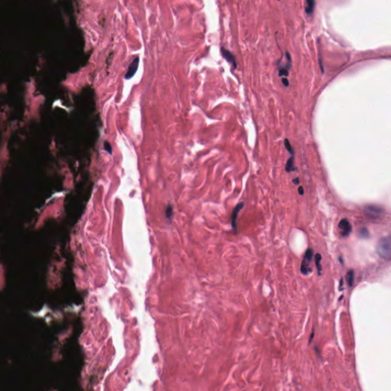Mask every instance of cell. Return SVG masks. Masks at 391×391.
<instances>
[{"label":"cell","mask_w":391,"mask_h":391,"mask_svg":"<svg viewBox=\"0 0 391 391\" xmlns=\"http://www.w3.org/2000/svg\"><path fill=\"white\" fill-rule=\"evenodd\" d=\"M279 76H280V77H282V76L288 77L289 76L288 70L286 69L285 67H283V68H281V69H280V70H279Z\"/></svg>","instance_id":"obj_14"},{"label":"cell","mask_w":391,"mask_h":391,"mask_svg":"<svg viewBox=\"0 0 391 391\" xmlns=\"http://www.w3.org/2000/svg\"><path fill=\"white\" fill-rule=\"evenodd\" d=\"M306 4H307L306 8V13L309 15L312 14V12L314 11V9H315V0H306Z\"/></svg>","instance_id":"obj_9"},{"label":"cell","mask_w":391,"mask_h":391,"mask_svg":"<svg viewBox=\"0 0 391 391\" xmlns=\"http://www.w3.org/2000/svg\"><path fill=\"white\" fill-rule=\"evenodd\" d=\"M383 213V210L380 207L376 206H368L365 207V213L367 216L371 219H377Z\"/></svg>","instance_id":"obj_3"},{"label":"cell","mask_w":391,"mask_h":391,"mask_svg":"<svg viewBox=\"0 0 391 391\" xmlns=\"http://www.w3.org/2000/svg\"><path fill=\"white\" fill-rule=\"evenodd\" d=\"M284 146H285V148H286V149H287V151H288L289 153H290V155H291V156H294V155H295L294 151H293V147H292L291 144H290V141H289L288 139H285V140H284Z\"/></svg>","instance_id":"obj_12"},{"label":"cell","mask_w":391,"mask_h":391,"mask_svg":"<svg viewBox=\"0 0 391 391\" xmlns=\"http://www.w3.org/2000/svg\"><path fill=\"white\" fill-rule=\"evenodd\" d=\"M321 259H322V257L319 254H317L315 255V265H316V268H317L318 270V274L319 275H321V273H322V265H321Z\"/></svg>","instance_id":"obj_10"},{"label":"cell","mask_w":391,"mask_h":391,"mask_svg":"<svg viewBox=\"0 0 391 391\" xmlns=\"http://www.w3.org/2000/svg\"><path fill=\"white\" fill-rule=\"evenodd\" d=\"M282 82H283V84L285 86H289L290 83H289V81L287 78H283L282 79Z\"/></svg>","instance_id":"obj_17"},{"label":"cell","mask_w":391,"mask_h":391,"mask_svg":"<svg viewBox=\"0 0 391 391\" xmlns=\"http://www.w3.org/2000/svg\"><path fill=\"white\" fill-rule=\"evenodd\" d=\"M293 183L295 184V185H298L299 184V178H295L293 179Z\"/></svg>","instance_id":"obj_19"},{"label":"cell","mask_w":391,"mask_h":391,"mask_svg":"<svg viewBox=\"0 0 391 391\" xmlns=\"http://www.w3.org/2000/svg\"><path fill=\"white\" fill-rule=\"evenodd\" d=\"M165 214H166V217L168 218V219H172L173 216H174V212H173V206H171V205H169V206L167 207Z\"/></svg>","instance_id":"obj_13"},{"label":"cell","mask_w":391,"mask_h":391,"mask_svg":"<svg viewBox=\"0 0 391 391\" xmlns=\"http://www.w3.org/2000/svg\"><path fill=\"white\" fill-rule=\"evenodd\" d=\"M104 148L109 154L112 153V148L111 145H110L108 142H104Z\"/></svg>","instance_id":"obj_15"},{"label":"cell","mask_w":391,"mask_h":391,"mask_svg":"<svg viewBox=\"0 0 391 391\" xmlns=\"http://www.w3.org/2000/svg\"><path fill=\"white\" fill-rule=\"evenodd\" d=\"M313 336H314V331H312V334H311V335H310V338H309V344H310L311 341H312V338H313Z\"/></svg>","instance_id":"obj_20"},{"label":"cell","mask_w":391,"mask_h":391,"mask_svg":"<svg viewBox=\"0 0 391 391\" xmlns=\"http://www.w3.org/2000/svg\"><path fill=\"white\" fill-rule=\"evenodd\" d=\"M376 250L380 258L387 261L391 260V235L380 238Z\"/></svg>","instance_id":"obj_1"},{"label":"cell","mask_w":391,"mask_h":391,"mask_svg":"<svg viewBox=\"0 0 391 391\" xmlns=\"http://www.w3.org/2000/svg\"><path fill=\"white\" fill-rule=\"evenodd\" d=\"M278 1H280V0H278Z\"/></svg>","instance_id":"obj_21"},{"label":"cell","mask_w":391,"mask_h":391,"mask_svg":"<svg viewBox=\"0 0 391 391\" xmlns=\"http://www.w3.org/2000/svg\"><path fill=\"white\" fill-rule=\"evenodd\" d=\"M360 235L361 237H363V238H367L369 236L368 231L364 228V229H362L360 231Z\"/></svg>","instance_id":"obj_16"},{"label":"cell","mask_w":391,"mask_h":391,"mask_svg":"<svg viewBox=\"0 0 391 391\" xmlns=\"http://www.w3.org/2000/svg\"><path fill=\"white\" fill-rule=\"evenodd\" d=\"M221 54H222V57L225 58L226 60H227L229 63H230L232 64V66L233 67L234 69H236L237 68V62H236V59H235V57L229 51L226 50L224 47H222L221 48Z\"/></svg>","instance_id":"obj_6"},{"label":"cell","mask_w":391,"mask_h":391,"mask_svg":"<svg viewBox=\"0 0 391 391\" xmlns=\"http://www.w3.org/2000/svg\"><path fill=\"white\" fill-rule=\"evenodd\" d=\"M298 192H299V193L300 195H303V193H304V190H303V187H299V189H298Z\"/></svg>","instance_id":"obj_18"},{"label":"cell","mask_w":391,"mask_h":391,"mask_svg":"<svg viewBox=\"0 0 391 391\" xmlns=\"http://www.w3.org/2000/svg\"><path fill=\"white\" fill-rule=\"evenodd\" d=\"M138 64H139V57H136L132 60V62L130 64L129 68H128L127 73H126L125 74V79L129 80L131 79V78L133 77L134 75H135V73H136V71H137L138 67Z\"/></svg>","instance_id":"obj_5"},{"label":"cell","mask_w":391,"mask_h":391,"mask_svg":"<svg viewBox=\"0 0 391 391\" xmlns=\"http://www.w3.org/2000/svg\"><path fill=\"white\" fill-rule=\"evenodd\" d=\"M338 226H339V228L341 229V231H342L341 233H342L343 236L346 237L351 233V225L346 219H342V220L340 221L339 224H338Z\"/></svg>","instance_id":"obj_7"},{"label":"cell","mask_w":391,"mask_h":391,"mask_svg":"<svg viewBox=\"0 0 391 391\" xmlns=\"http://www.w3.org/2000/svg\"><path fill=\"white\" fill-rule=\"evenodd\" d=\"M354 273L352 270H349L348 273H347V276H346V279H347V282L349 284L350 287H351L353 285V283H354Z\"/></svg>","instance_id":"obj_11"},{"label":"cell","mask_w":391,"mask_h":391,"mask_svg":"<svg viewBox=\"0 0 391 391\" xmlns=\"http://www.w3.org/2000/svg\"><path fill=\"white\" fill-rule=\"evenodd\" d=\"M285 169H286V171L288 173L296 171V167L295 166L294 164V156H291V158H289L287 164H286Z\"/></svg>","instance_id":"obj_8"},{"label":"cell","mask_w":391,"mask_h":391,"mask_svg":"<svg viewBox=\"0 0 391 391\" xmlns=\"http://www.w3.org/2000/svg\"><path fill=\"white\" fill-rule=\"evenodd\" d=\"M244 207V203H239L237 204V206H235V209H234L233 212H232V218H231V225H232V229H234L235 232H237V219H238V213H240V211L242 210V208Z\"/></svg>","instance_id":"obj_4"},{"label":"cell","mask_w":391,"mask_h":391,"mask_svg":"<svg viewBox=\"0 0 391 391\" xmlns=\"http://www.w3.org/2000/svg\"><path fill=\"white\" fill-rule=\"evenodd\" d=\"M312 256H313V251H312V249L309 248L305 253L303 259L302 261L301 267H300L301 273L303 274H304V275H308V274L312 272V269L309 267V264H310L311 261H312Z\"/></svg>","instance_id":"obj_2"}]
</instances>
